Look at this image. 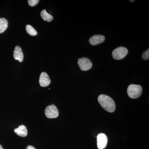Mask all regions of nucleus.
I'll use <instances>...</instances> for the list:
<instances>
[{"label": "nucleus", "mask_w": 149, "mask_h": 149, "mask_svg": "<svg viewBox=\"0 0 149 149\" xmlns=\"http://www.w3.org/2000/svg\"><path fill=\"white\" fill-rule=\"evenodd\" d=\"M105 37L102 35H95L91 37L89 40V42L92 45H98L103 42Z\"/></svg>", "instance_id": "6e6552de"}, {"label": "nucleus", "mask_w": 149, "mask_h": 149, "mask_svg": "<svg viewBox=\"0 0 149 149\" xmlns=\"http://www.w3.org/2000/svg\"><path fill=\"white\" fill-rule=\"evenodd\" d=\"M143 91V88L141 85L131 84L127 88V93L131 98H138L141 96Z\"/></svg>", "instance_id": "f03ea898"}, {"label": "nucleus", "mask_w": 149, "mask_h": 149, "mask_svg": "<svg viewBox=\"0 0 149 149\" xmlns=\"http://www.w3.org/2000/svg\"><path fill=\"white\" fill-rule=\"evenodd\" d=\"M99 103L104 109L109 112H113L115 110L116 105L114 101L109 96L100 95L98 97Z\"/></svg>", "instance_id": "f257e3e1"}, {"label": "nucleus", "mask_w": 149, "mask_h": 149, "mask_svg": "<svg viewBox=\"0 0 149 149\" xmlns=\"http://www.w3.org/2000/svg\"><path fill=\"white\" fill-rule=\"evenodd\" d=\"M0 149H3V148L2 146L0 144Z\"/></svg>", "instance_id": "f3484780"}, {"label": "nucleus", "mask_w": 149, "mask_h": 149, "mask_svg": "<svg viewBox=\"0 0 149 149\" xmlns=\"http://www.w3.org/2000/svg\"><path fill=\"white\" fill-rule=\"evenodd\" d=\"M15 133L22 137H25L27 135V128L24 125H20L14 130Z\"/></svg>", "instance_id": "9d476101"}, {"label": "nucleus", "mask_w": 149, "mask_h": 149, "mask_svg": "<svg viewBox=\"0 0 149 149\" xmlns=\"http://www.w3.org/2000/svg\"><path fill=\"white\" fill-rule=\"evenodd\" d=\"M39 83L42 87H47L51 83V80L48 74L45 72H42L40 75Z\"/></svg>", "instance_id": "0eeeda50"}, {"label": "nucleus", "mask_w": 149, "mask_h": 149, "mask_svg": "<svg viewBox=\"0 0 149 149\" xmlns=\"http://www.w3.org/2000/svg\"><path fill=\"white\" fill-rule=\"evenodd\" d=\"M39 2V0H29L28 1V4L31 7H34L37 5Z\"/></svg>", "instance_id": "2eb2a0df"}, {"label": "nucleus", "mask_w": 149, "mask_h": 149, "mask_svg": "<svg viewBox=\"0 0 149 149\" xmlns=\"http://www.w3.org/2000/svg\"><path fill=\"white\" fill-rule=\"evenodd\" d=\"M26 30L27 34L31 36H36L37 35V32L35 29L34 27H32L30 25H27L26 27Z\"/></svg>", "instance_id": "ddd939ff"}, {"label": "nucleus", "mask_w": 149, "mask_h": 149, "mask_svg": "<svg viewBox=\"0 0 149 149\" xmlns=\"http://www.w3.org/2000/svg\"><path fill=\"white\" fill-rule=\"evenodd\" d=\"M8 27V22L4 18H0V34L5 32Z\"/></svg>", "instance_id": "9b49d317"}, {"label": "nucleus", "mask_w": 149, "mask_h": 149, "mask_svg": "<svg viewBox=\"0 0 149 149\" xmlns=\"http://www.w3.org/2000/svg\"><path fill=\"white\" fill-rule=\"evenodd\" d=\"M77 63L80 70L83 71H87L91 69L93 66L92 62L87 58L83 57L79 58Z\"/></svg>", "instance_id": "39448f33"}, {"label": "nucleus", "mask_w": 149, "mask_h": 149, "mask_svg": "<svg viewBox=\"0 0 149 149\" xmlns=\"http://www.w3.org/2000/svg\"><path fill=\"white\" fill-rule=\"evenodd\" d=\"M130 2H133L135 1L134 0H133V1H130Z\"/></svg>", "instance_id": "a211bd4d"}, {"label": "nucleus", "mask_w": 149, "mask_h": 149, "mask_svg": "<svg viewBox=\"0 0 149 149\" xmlns=\"http://www.w3.org/2000/svg\"><path fill=\"white\" fill-rule=\"evenodd\" d=\"M13 57L15 59L18 60L19 62H22L23 61L24 55L21 48L19 46L15 47L14 51Z\"/></svg>", "instance_id": "1a4fd4ad"}, {"label": "nucleus", "mask_w": 149, "mask_h": 149, "mask_svg": "<svg viewBox=\"0 0 149 149\" xmlns=\"http://www.w3.org/2000/svg\"><path fill=\"white\" fill-rule=\"evenodd\" d=\"M26 149H36L35 148V147L32 146H27V148H26Z\"/></svg>", "instance_id": "dca6fc26"}, {"label": "nucleus", "mask_w": 149, "mask_h": 149, "mask_svg": "<svg viewBox=\"0 0 149 149\" xmlns=\"http://www.w3.org/2000/svg\"><path fill=\"white\" fill-rule=\"evenodd\" d=\"M128 53V50L126 48L120 47L115 49L113 51L112 54L114 59L119 60L124 58Z\"/></svg>", "instance_id": "7ed1b4c3"}, {"label": "nucleus", "mask_w": 149, "mask_h": 149, "mask_svg": "<svg viewBox=\"0 0 149 149\" xmlns=\"http://www.w3.org/2000/svg\"><path fill=\"white\" fill-rule=\"evenodd\" d=\"M45 114L46 117L49 118H56L58 117L59 112L58 109L54 105H50L46 108L45 110Z\"/></svg>", "instance_id": "20e7f679"}, {"label": "nucleus", "mask_w": 149, "mask_h": 149, "mask_svg": "<svg viewBox=\"0 0 149 149\" xmlns=\"http://www.w3.org/2000/svg\"><path fill=\"white\" fill-rule=\"evenodd\" d=\"M142 58L145 60H148L149 59V49H148L147 50L143 53L142 56Z\"/></svg>", "instance_id": "4468645a"}, {"label": "nucleus", "mask_w": 149, "mask_h": 149, "mask_svg": "<svg viewBox=\"0 0 149 149\" xmlns=\"http://www.w3.org/2000/svg\"><path fill=\"white\" fill-rule=\"evenodd\" d=\"M108 142L107 137L105 134L100 133L97 136V145L99 149H104L107 146Z\"/></svg>", "instance_id": "423d86ee"}, {"label": "nucleus", "mask_w": 149, "mask_h": 149, "mask_svg": "<svg viewBox=\"0 0 149 149\" xmlns=\"http://www.w3.org/2000/svg\"><path fill=\"white\" fill-rule=\"evenodd\" d=\"M41 16L45 21L48 22H50L53 19V17L48 13L45 10H44L41 11Z\"/></svg>", "instance_id": "f8f14e48"}]
</instances>
